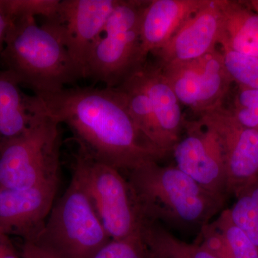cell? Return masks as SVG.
I'll use <instances>...</instances> for the list:
<instances>
[{
	"label": "cell",
	"mask_w": 258,
	"mask_h": 258,
	"mask_svg": "<svg viewBox=\"0 0 258 258\" xmlns=\"http://www.w3.org/2000/svg\"><path fill=\"white\" fill-rule=\"evenodd\" d=\"M35 96L45 115L69 127L80 150L123 174L165 157L139 132L115 88L74 86Z\"/></svg>",
	"instance_id": "6da1fadb"
},
{
	"label": "cell",
	"mask_w": 258,
	"mask_h": 258,
	"mask_svg": "<svg viewBox=\"0 0 258 258\" xmlns=\"http://www.w3.org/2000/svg\"><path fill=\"white\" fill-rule=\"evenodd\" d=\"M126 175L147 222L200 230L225 203V199L209 192L175 165L151 161Z\"/></svg>",
	"instance_id": "7a4b0ae2"
},
{
	"label": "cell",
	"mask_w": 258,
	"mask_h": 258,
	"mask_svg": "<svg viewBox=\"0 0 258 258\" xmlns=\"http://www.w3.org/2000/svg\"><path fill=\"white\" fill-rule=\"evenodd\" d=\"M2 70L34 95L57 92L83 79L60 37L36 18L12 19L0 54Z\"/></svg>",
	"instance_id": "3957f363"
},
{
	"label": "cell",
	"mask_w": 258,
	"mask_h": 258,
	"mask_svg": "<svg viewBox=\"0 0 258 258\" xmlns=\"http://www.w3.org/2000/svg\"><path fill=\"white\" fill-rule=\"evenodd\" d=\"M111 240L75 174L32 243L57 258H93Z\"/></svg>",
	"instance_id": "277c9868"
},
{
	"label": "cell",
	"mask_w": 258,
	"mask_h": 258,
	"mask_svg": "<svg viewBox=\"0 0 258 258\" xmlns=\"http://www.w3.org/2000/svg\"><path fill=\"white\" fill-rule=\"evenodd\" d=\"M74 174L86 189L111 240L143 235L148 222L123 172L79 149Z\"/></svg>",
	"instance_id": "5b68a950"
},
{
	"label": "cell",
	"mask_w": 258,
	"mask_h": 258,
	"mask_svg": "<svg viewBox=\"0 0 258 258\" xmlns=\"http://www.w3.org/2000/svg\"><path fill=\"white\" fill-rule=\"evenodd\" d=\"M149 1L118 0L83 67V79L115 88L137 70L140 28Z\"/></svg>",
	"instance_id": "8992f818"
},
{
	"label": "cell",
	"mask_w": 258,
	"mask_h": 258,
	"mask_svg": "<svg viewBox=\"0 0 258 258\" xmlns=\"http://www.w3.org/2000/svg\"><path fill=\"white\" fill-rule=\"evenodd\" d=\"M61 138L60 123L42 111L0 154V188L23 189L59 179Z\"/></svg>",
	"instance_id": "52a82bcc"
},
{
	"label": "cell",
	"mask_w": 258,
	"mask_h": 258,
	"mask_svg": "<svg viewBox=\"0 0 258 258\" xmlns=\"http://www.w3.org/2000/svg\"><path fill=\"white\" fill-rule=\"evenodd\" d=\"M159 67L180 103L198 115L223 105L233 83L217 49L195 60Z\"/></svg>",
	"instance_id": "ba28073f"
},
{
	"label": "cell",
	"mask_w": 258,
	"mask_h": 258,
	"mask_svg": "<svg viewBox=\"0 0 258 258\" xmlns=\"http://www.w3.org/2000/svg\"><path fill=\"white\" fill-rule=\"evenodd\" d=\"M221 146L228 194L236 195L258 178V131L241 124L223 105L199 115Z\"/></svg>",
	"instance_id": "9c48e42d"
},
{
	"label": "cell",
	"mask_w": 258,
	"mask_h": 258,
	"mask_svg": "<svg viewBox=\"0 0 258 258\" xmlns=\"http://www.w3.org/2000/svg\"><path fill=\"white\" fill-rule=\"evenodd\" d=\"M118 2L60 0L55 14L44 22L43 25L60 37L82 76L88 54L101 37Z\"/></svg>",
	"instance_id": "30bf717a"
},
{
	"label": "cell",
	"mask_w": 258,
	"mask_h": 258,
	"mask_svg": "<svg viewBox=\"0 0 258 258\" xmlns=\"http://www.w3.org/2000/svg\"><path fill=\"white\" fill-rule=\"evenodd\" d=\"M185 133L172 152L176 166L209 192L225 199L227 176L221 146L212 131L198 120H184Z\"/></svg>",
	"instance_id": "8fae6325"
},
{
	"label": "cell",
	"mask_w": 258,
	"mask_h": 258,
	"mask_svg": "<svg viewBox=\"0 0 258 258\" xmlns=\"http://www.w3.org/2000/svg\"><path fill=\"white\" fill-rule=\"evenodd\" d=\"M58 182L56 179L23 189L0 188V232L33 242L53 208Z\"/></svg>",
	"instance_id": "7c38bea8"
},
{
	"label": "cell",
	"mask_w": 258,
	"mask_h": 258,
	"mask_svg": "<svg viewBox=\"0 0 258 258\" xmlns=\"http://www.w3.org/2000/svg\"><path fill=\"white\" fill-rule=\"evenodd\" d=\"M222 1L208 0L164 46L153 52L161 66L195 60L216 49L222 30Z\"/></svg>",
	"instance_id": "4fadbf2b"
},
{
	"label": "cell",
	"mask_w": 258,
	"mask_h": 258,
	"mask_svg": "<svg viewBox=\"0 0 258 258\" xmlns=\"http://www.w3.org/2000/svg\"><path fill=\"white\" fill-rule=\"evenodd\" d=\"M208 0H151L141 22L139 63H147L149 53L164 46L188 18Z\"/></svg>",
	"instance_id": "5bb4252c"
},
{
	"label": "cell",
	"mask_w": 258,
	"mask_h": 258,
	"mask_svg": "<svg viewBox=\"0 0 258 258\" xmlns=\"http://www.w3.org/2000/svg\"><path fill=\"white\" fill-rule=\"evenodd\" d=\"M136 72L149 96L164 147L169 154L179 141L184 127L181 103L159 66L146 63Z\"/></svg>",
	"instance_id": "9a60e30c"
},
{
	"label": "cell",
	"mask_w": 258,
	"mask_h": 258,
	"mask_svg": "<svg viewBox=\"0 0 258 258\" xmlns=\"http://www.w3.org/2000/svg\"><path fill=\"white\" fill-rule=\"evenodd\" d=\"M42 112L37 97L23 92L13 76L0 69V154L28 132Z\"/></svg>",
	"instance_id": "2e32d148"
},
{
	"label": "cell",
	"mask_w": 258,
	"mask_h": 258,
	"mask_svg": "<svg viewBox=\"0 0 258 258\" xmlns=\"http://www.w3.org/2000/svg\"><path fill=\"white\" fill-rule=\"evenodd\" d=\"M197 243L217 258H258L257 246L233 223L227 209L200 229Z\"/></svg>",
	"instance_id": "e0dca14e"
},
{
	"label": "cell",
	"mask_w": 258,
	"mask_h": 258,
	"mask_svg": "<svg viewBox=\"0 0 258 258\" xmlns=\"http://www.w3.org/2000/svg\"><path fill=\"white\" fill-rule=\"evenodd\" d=\"M218 45L258 57V13L245 2L222 1V30Z\"/></svg>",
	"instance_id": "ac0fdd59"
},
{
	"label": "cell",
	"mask_w": 258,
	"mask_h": 258,
	"mask_svg": "<svg viewBox=\"0 0 258 258\" xmlns=\"http://www.w3.org/2000/svg\"><path fill=\"white\" fill-rule=\"evenodd\" d=\"M115 88L139 132L154 149L167 155L162 137L158 128L152 105L137 72L131 75Z\"/></svg>",
	"instance_id": "d6986e66"
},
{
	"label": "cell",
	"mask_w": 258,
	"mask_h": 258,
	"mask_svg": "<svg viewBox=\"0 0 258 258\" xmlns=\"http://www.w3.org/2000/svg\"><path fill=\"white\" fill-rule=\"evenodd\" d=\"M143 238L149 253L158 258H217L200 244L179 240L156 222H147Z\"/></svg>",
	"instance_id": "ffe728a7"
},
{
	"label": "cell",
	"mask_w": 258,
	"mask_h": 258,
	"mask_svg": "<svg viewBox=\"0 0 258 258\" xmlns=\"http://www.w3.org/2000/svg\"><path fill=\"white\" fill-rule=\"evenodd\" d=\"M228 210L232 221L241 229L258 248V178L235 195Z\"/></svg>",
	"instance_id": "44dd1931"
},
{
	"label": "cell",
	"mask_w": 258,
	"mask_h": 258,
	"mask_svg": "<svg viewBox=\"0 0 258 258\" xmlns=\"http://www.w3.org/2000/svg\"><path fill=\"white\" fill-rule=\"evenodd\" d=\"M224 66L232 82L242 87L258 89V57L220 47Z\"/></svg>",
	"instance_id": "7402d4cb"
},
{
	"label": "cell",
	"mask_w": 258,
	"mask_h": 258,
	"mask_svg": "<svg viewBox=\"0 0 258 258\" xmlns=\"http://www.w3.org/2000/svg\"><path fill=\"white\" fill-rule=\"evenodd\" d=\"M228 109L241 124L258 131V89L238 86L233 105Z\"/></svg>",
	"instance_id": "603a6c76"
},
{
	"label": "cell",
	"mask_w": 258,
	"mask_h": 258,
	"mask_svg": "<svg viewBox=\"0 0 258 258\" xmlns=\"http://www.w3.org/2000/svg\"><path fill=\"white\" fill-rule=\"evenodd\" d=\"M93 258H149L143 235L123 240H111Z\"/></svg>",
	"instance_id": "cb8c5ba5"
},
{
	"label": "cell",
	"mask_w": 258,
	"mask_h": 258,
	"mask_svg": "<svg viewBox=\"0 0 258 258\" xmlns=\"http://www.w3.org/2000/svg\"><path fill=\"white\" fill-rule=\"evenodd\" d=\"M11 20L16 17L42 16L52 18L58 8L60 0H4Z\"/></svg>",
	"instance_id": "d4e9b609"
},
{
	"label": "cell",
	"mask_w": 258,
	"mask_h": 258,
	"mask_svg": "<svg viewBox=\"0 0 258 258\" xmlns=\"http://www.w3.org/2000/svg\"><path fill=\"white\" fill-rule=\"evenodd\" d=\"M20 256L21 258H57L46 249L30 242H24Z\"/></svg>",
	"instance_id": "484cf974"
},
{
	"label": "cell",
	"mask_w": 258,
	"mask_h": 258,
	"mask_svg": "<svg viewBox=\"0 0 258 258\" xmlns=\"http://www.w3.org/2000/svg\"><path fill=\"white\" fill-rule=\"evenodd\" d=\"M11 18L5 7L4 0H0V54L5 46V39L9 30Z\"/></svg>",
	"instance_id": "4316f807"
},
{
	"label": "cell",
	"mask_w": 258,
	"mask_h": 258,
	"mask_svg": "<svg viewBox=\"0 0 258 258\" xmlns=\"http://www.w3.org/2000/svg\"><path fill=\"white\" fill-rule=\"evenodd\" d=\"M0 258H21L9 236L0 232Z\"/></svg>",
	"instance_id": "83f0119b"
},
{
	"label": "cell",
	"mask_w": 258,
	"mask_h": 258,
	"mask_svg": "<svg viewBox=\"0 0 258 258\" xmlns=\"http://www.w3.org/2000/svg\"><path fill=\"white\" fill-rule=\"evenodd\" d=\"M245 3L251 10L258 13V0H251V1L245 2Z\"/></svg>",
	"instance_id": "f1b7e54d"
},
{
	"label": "cell",
	"mask_w": 258,
	"mask_h": 258,
	"mask_svg": "<svg viewBox=\"0 0 258 258\" xmlns=\"http://www.w3.org/2000/svg\"><path fill=\"white\" fill-rule=\"evenodd\" d=\"M148 251H149V250H148ZM149 258H158L157 257H155V256L152 255V254L149 253Z\"/></svg>",
	"instance_id": "f546056e"
}]
</instances>
